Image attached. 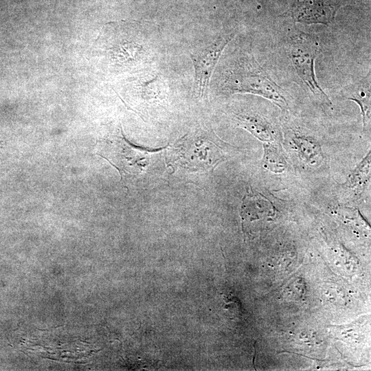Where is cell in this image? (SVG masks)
Wrapping results in <instances>:
<instances>
[{"label": "cell", "mask_w": 371, "mask_h": 371, "mask_svg": "<svg viewBox=\"0 0 371 371\" xmlns=\"http://www.w3.org/2000/svg\"><path fill=\"white\" fill-rule=\"evenodd\" d=\"M224 89L230 93H250L265 98L281 108L287 109L284 91L260 65L253 55L239 57L227 72Z\"/></svg>", "instance_id": "obj_1"}, {"label": "cell", "mask_w": 371, "mask_h": 371, "mask_svg": "<svg viewBox=\"0 0 371 371\" xmlns=\"http://www.w3.org/2000/svg\"><path fill=\"white\" fill-rule=\"evenodd\" d=\"M220 142L212 131L199 129L188 133L172 149V162L179 161L181 166L190 171L213 169L225 158Z\"/></svg>", "instance_id": "obj_2"}, {"label": "cell", "mask_w": 371, "mask_h": 371, "mask_svg": "<svg viewBox=\"0 0 371 371\" xmlns=\"http://www.w3.org/2000/svg\"><path fill=\"white\" fill-rule=\"evenodd\" d=\"M128 31H119L106 48L110 60L117 66L135 67L152 61L155 54L157 33L141 25Z\"/></svg>", "instance_id": "obj_3"}, {"label": "cell", "mask_w": 371, "mask_h": 371, "mask_svg": "<svg viewBox=\"0 0 371 371\" xmlns=\"http://www.w3.org/2000/svg\"><path fill=\"white\" fill-rule=\"evenodd\" d=\"M164 148L154 151L135 146L126 140L121 129L120 133L101 139L97 153L112 164L122 178H126L142 174L148 166L150 156Z\"/></svg>", "instance_id": "obj_4"}, {"label": "cell", "mask_w": 371, "mask_h": 371, "mask_svg": "<svg viewBox=\"0 0 371 371\" xmlns=\"http://www.w3.org/2000/svg\"><path fill=\"white\" fill-rule=\"evenodd\" d=\"M288 45L293 67L311 92L322 101L331 104L328 95L317 82L315 61L320 51L319 38L297 29L291 30Z\"/></svg>", "instance_id": "obj_5"}, {"label": "cell", "mask_w": 371, "mask_h": 371, "mask_svg": "<svg viewBox=\"0 0 371 371\" xmlns=\"http://www.w3.org/2000/svg\"><path fill=\"white\" fill-rule=\"evenodd\" d=\"M232 37V34L220 36L207 45L190 54L194 66V85L201 98L207 95L214 69Z\"/></svg>", "instance_id": "obj_6"}, {"label": "cell", "mask_w": 371, "mask_h": 371, "mask_svg": "<svg viewBox=\"0 0 371 371\" xmlns=\"http://www.w3.org/2000/svg\"><path fill=\"white\" fill-rule=\"evenodd\" d=\"M292 17L296 23L329 25L335 19L333 0H293Z\"/></svg>", "instance_id": "obj_7"}, {"label": "cell", "mask_w": 371, "mask_h": 371, "mask_svg": "<svg viewBox=\"0 0 371 371\" xmlns=\"http://www.w3.org/2000/svg\"><path fill=\"white\" fill-rule=\"evenodd\" d=\"M236 125L243 128L265 143L276 142L278 138L275 127L265 117L251 112H240L234 115Z\"/></svg>", "instance_id": "obj_8"}, {"label": "cell", "mask_w": 371, "mask_h": 371, "mask_svg": "<svg viewBox=\"0 0 371 371\" xmlns=\"http://www.w3.org/2000/svg\"><path fill=\"white\" fill-rule=\"evenodd\" d=\"M286 137L300 159L311 166L319 164L322 158V151L318 141L293 128L288 130Z\"/></svg>", "instance_id": "obj_9"}, {"label": "cell", "mask_w": 371, "mask_h": 371, "mask_svg": "<svg viewBox=\"0 0 371 371\" xmlns=\"http://www.w3.org/2000/svg\"><path fill=\"white\" fill-rule=\"evenodd\" d=\"M271 204L259 193L248 191L243 199L241 217L243 221H253L269 215Z\"/></svg>", "instance_id": "obj_10"}, {"label": "cell", "mask_w": 371, "mask_h": 371, "mask_svg": "<svg viewBox=\"0 0 371 371\" xmlns=\"http://www.w3.org/2000/svg\"><path fill=\"white\" fill-rule=\"evenodd\" d=\"M263 155V166L275 173H281L287 166L285 157L277 144L275 142L265 143Z\"/></svg>", "instance_id": "obj_11"}, {"label": "cell", "mask_w": 371, "mask_h": 371, "mask_svg": "<svg viewBox=\"0 0 371 371\" xmlns=\"http://www.w3.org/2000/svg\"><path fill=\"white\" fill-rule=\"evenodd\" d=\"M370 80L352 85L351 90L347 99L358 104L361 109L363 125L366 124V117L370 109Z\"/></svg>", "instance_id": "obj_12"}, {"label": "cell", "mask_w": 371, "mask_h": 371, "mask_svg": "<svg viewBox=\"0 0 371 371\" xmlns=\"http://www.w3.org/2000/svg\"><path fill=\"white\" fill-rule=\"evenodd\" d=\"M370 152L350 172L345 185L350 188H361L370 179Z\"/></svg>", "instance_id": "obj_13"}, {"label": "cell", "mask_w": 371, "mask_h": 371, "mask_svg": "<svg viewBox=\"0 0 371 371\" xmlns=\"http://www.w3.org/2000/svg\"><path fill=\"white\" fill-rule=\"evenodd\" d=\"M1 144H2L1 142H0V149H1Z\"/></svg>", "instance_id": "obj_14"}]
</instances>
